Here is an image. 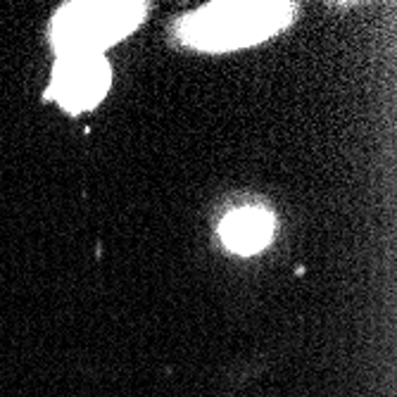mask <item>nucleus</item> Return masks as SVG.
Returning a JSON list of instances; mask_svg holds the SVG:
<instances>
[{
	"label": "nucleus",
	"mask_w": 397,
	"mask_h": 397,
	"mask_svg": "<svg viewBox=\"0 0 397 397\" xmlns=\"http://www.w3.org/2000/svg\"><path fill=\"white\" fill-rule=\"evenodd\" d=\"M293 17L288 3H214L183 19L185 43L203 50H231L260 43Z\"/></svg>",
	"instance_id": "1"
},
{
	"label": "nucleus",
	"mask_w": 397,
	"mask_h": 397,
	"mask_svg": "<svg viewBox=\"0 0 397 397\" xmlns=\"http://www.w3.org/2000/svg\"><path fill=\"white\" fill-rule=\"evenodd\" d=\"M110 76V65L102 55H60L45 98H53L67 112L76 115L105 98Z\"/></svg>",
	"instance_id": "3"
},
{
	"label": "nucleus",
	"mask_w": 397,
	"mask_h": 397,
	"mask_svg": "<svg viewBox=\"0 0 397 397\" xmlns=\"http://www.w3.org/2000/svg\"><path fill=\"white\" fill-rule=\"evenodd\" d=\"M146 17L143 3H67L53 19V45L60 55H102Z\"/></svg>",
	"instance_id": "2"
},
{
	"label": "nucleus",
	"mask_w": 397,
	"mask_h": 397,
	"mask_svg": "<svg viewBox=\"0 0 397 397\" xmlns=\"http://www.w3.org/2000/svg\"><path fill=\"white\" fill-rule=\"evenodd\" d=\"M219 236L229 250L238 252V255H252V252H260L271 240L274 216L269 209L257 207V205L238 207L224 216L219 226Z\"/></svg>",
	"instance_id": "4"
}]
</instances>
